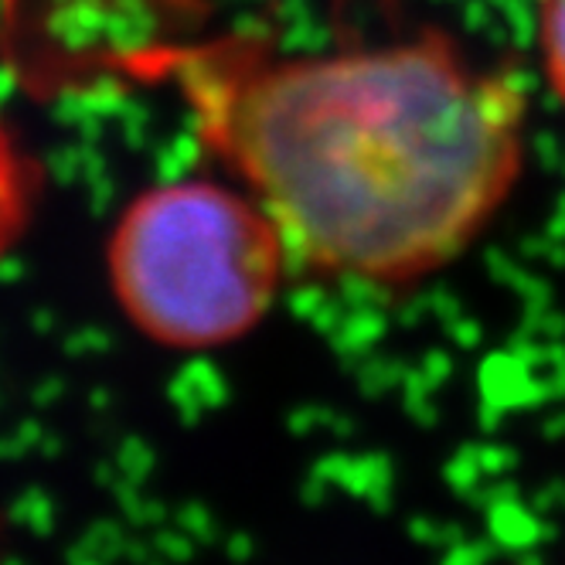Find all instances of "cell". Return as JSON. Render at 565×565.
<instances>
[{
	"label": "cell",
	"mask_w": 565,
	"mask_h": 565,
	"mask_svg": "<svg viewBox=\"0 0 565 565\" xmlns=\"http://www.w3.org/2000/svg\"><path fill=\"white\" fill-rule=\"evenodd\" d=\"M276 222L297 269L406 287L457 263L524 171L518 78L450 34L276 52L256 34L130 58Z\"/></svg>",
	"instance_id": "6da1fadb"
},
{
	"label": "cell",
	"mask_w": 565,
	"mask_h": 565,
	"mask_svg": "<svg viewBox=\"0 0 565 565\" xmlns=\"http://www.w3.org/2000/svg\"><path fill=\"white\" fill-rule=\"evenodd\" d=\"M106 266L113 297L140 334L160 348L212 351L269 313L294 259L249 191L168 181L119 215Z\"/></svg>",
	"instance_id": "7a4b0ae2"
},
{
	"label": "cell",
	"mask_w": 565,
	"mask_h": 565,
	"mask_svg": "<svg viewBox=\"0 0 565 565\" xmlns=\"http://www.w3.org/2000/svg\"><path fill=\"white\" fill-rule=\"evenodd\" d=\"M535 42L545 83L565 106V0H535Z\"/></svg>",
	"instance_id": "3957f363"
}]
</instances>
